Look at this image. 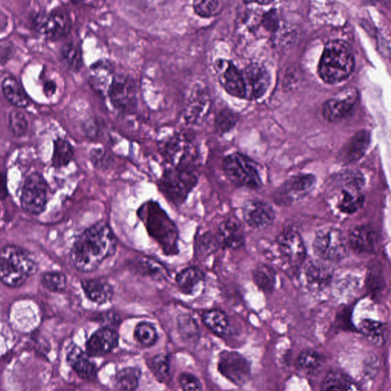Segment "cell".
Returning a JSON list of instances; mask_svg holds the SVG:
<instances>
[{
    "label": "cell",
    "mask_w": 391,
    "mask_h": 391,
    "mask_svg": "<svg viewBox=\"0 0 391 391\" xmlns=\"http://www.w3.org/2000/svg\"><path fill=\"white\" fill-rule=\"evenodd\" d=\"M118 241L110 226L105 221L90 226L80 234L71 249L70 262L78 271H96L101 264L114 255Z\"/></svg>",
    "instance_id": "1"
},
{
    "label": "cell",
    "mask_w": 391,
    "mask_h": 391,
    "mask_svg": "<svg viewBox=\"0 0 391 391\" xmlns=\"http://www.w3.org/2000/svg\"><path fill=\"white\" fill-rule=\"evenodd\" d=\"M202 162H185L165 169L158 186L169 202L184 204L199 182Z\"/></svg>",
    "instance_id": "2"
},
{
    "label": "cell",
    "mask_w": 391,
    "mask_h": 391,
    "mask_svg": "<svg viewBox=\"0 0 391 391\" xmlns=\"http://www.w3.org/2000/svg\"><path fill=\"white\" fill-rule=\"evenodd\" d=\"M355 57L350 44L343 40L331 41L324 48L319 65V75L327 83H337L351 75Z\"/></svg>",
    "instance_id": "3"
},
{
    "label": "cell",
    "mask_w": 391,
    "mask_h": 391,
    "mask_svg": "<svg viewBox=\"0 0 391 391\" xmlns=\"http://www.w3.org/2000/svg\"><path fill=\"white\" fill-rule=\"evenodd\" d=\"M38 271V264L27 251L9 245L0 250V281L19 288Z\"/></svg>",
    "instance_id": "4"
},
{
    "label": "cell",
    "mask_w": 391,
    "mask_h": 391,
    "mask_svg": "<svg viewBox=\"0 0 391 391\" xmlns=\"http://www.w3.org/2000/svg\"><path fill=\"white\" fill-rule=\"evenodd\" d=\"M158 150L171 166L184 162H202L199 147L192 135L177 132L158 144Z\"/></svg>",
    "instance_id": "5"
},
{
    "label": "cell",
    "mask_w": 391,
    "mask_h": 391,
    "mask_svg": "<svg viewBox=\"0 0 391 391\" xmlns=\"http://www.w3.org/2000/svg\"><path fill=\"white\" fill-rule=\"evenodd\" d=\"M313 247L317 258L330 263L345 259L350 248L343 232L331 227L316 232Z\"/></svg>",
    "instance_id": "6"
},
{
    "label": "cell",
    "mask_w": 391,
    "mask_h": 391,
    "mask_svg": "<svg viewBox=\"0 0 391 391\" xmlns=\"http://www.w3.org/2000/svg\"><path fill=\"white\" fill-rule=\"evenodd\" d=\"M224 169L230 181L239 187L257 189L262 184L256 165L246 155L240 153L228 155L224 162Z\"/></svg>",
    "instance_id": "7"
},
{
    "label": "cell",
    "mask_w": 391,
    "mask_h": 391,
    "mask_svg": "<svg viewBox=\"0 0 391 391\" xmlns=\"http://www.w3.org/2000/svg\"><path fill=\"white\" fill-rule=\"evenodd\" d=\"M139 214L145 219L147 230L155 239L174 242L177 237L176 226L160 204L150 200L141 207Z\"/></svg>",
    "instance_id": "8"
},
{
    "label": "cell",
    "mask_w": 391,
    "mask_h": 391,
    "mask_svg": "<svg viewBox=\"0 0 391 391\" xmlns=\"http://www.w3.org/2000/svg\"><path fill=\"white\" fill-rule=\"evenodd\" d=\"M107 96L115 110L125 113H132L138 103L135 82L120 73H114Z\"/></svg>",
    "instance_id": "9"
},
{
    "label": "cell",
    "mask_w": 391,
    "mask_h": 391,
    "mask_svg": "<svg viewBox=\"0 0 391 391\" xmlns=\"http://www.w3.org/2000/svg\"><path fill=\"white\" fill-rule=\"evenodd\" d=\"M48 197V186L45 178L38 173L28 175L20 197L23 209L30 214L39 215L46 209Z\"/></svg>",
    "instance_id": "10"
},
{
    "label": "cell",
    "mask_w": 391,
    "mask_h": 391,
    "mask_svg": "<svg viewBox=\"0 0 391 391\" xmlns=\"http://www.w3.org/2000/svg\"><path fill=\"white\" fill-rule=\"evenodd\" d=\"M359 93L355 88H346L327 100L323 108V115L325 120L337 122L350 115L359 101Z\"/></svg>",
    "instance_id": "11"
},
{
    "label": "cell",
    "mask_w": 391,
    "mask_h": 391,
    "mask_svg": "<svg viewBox=\"0 0 391 391\" xmlns=\"http://www.w3.org/2000/svg\"><path fill=\"white\" fill-rule=\"evenodd\" d=\"M219 372L236 386L246 384L251 377L249 363L236 352L221 353L218 362Z\"/></svg>",
    "instance_id": "12"
},
{
    "label": "cell",
    "mask_w": 391,
    "mask_h": 391,
    "mask_svg": "<svg viewBox=\"0 0 391 391\" xmlns=\"http://www.w3.org/2000/svg\"><path fill=\"white\" fill-rule=\"evenodd\" d=\"M214 68L219 83L231 96L245 98L244 80L234 63L224 59L217 60Z\"/></svg>",
    "instance_id": "13"
},
{
    "label": "cell",
    "mask_w": 391,
    "mask_h": 391,
    "mask_svg": "<svg viewBox=\"0 0 391 391\" xmlns=\"http://www.w3.org/2000/svg\"><path fill=\"white\" fill-rule=\"evenodd\" d=\"M278 245L281 256L293 267H299L306 260L303 240L297 231L287 230L280 235Z\"/></svg>",
    "instance_id": "14"
},
{
    "label": "cell",
    "mask_w": 391,
    "mask_h": 391,
    "mask_svg": "<svg viewBox=\"0 0 391 391\" xmlns=\"http://www.w3.org/2000/svg\"><path fill=\"white\" fill-rule=\"evenodd\" d=\"M36 28L44 36L57 40L66 36L71 31V20L69 15L56 10L48 15H41L36 20Z\"/></svg>",
    "instance_id": "15"
},
{
    "label": "cell",
    "mask_w": 391,
    "mask_h": 391,
    "mask_svg": "<svg viewBox=\"0 0 391 391\" xmlns=\"http://www.w3.org/2000/svg\"><path fill=\"white\" fill-rule=\"evenodd\" d=\"M241 73L245 83V98L254 100L263 97L270 85L267 70L258 63H252Z\"/></svg>",
    "instance_id": "16"
},
{
    "label": "cell",
    "mask_w": 391,
    "mask_h": 391,
    "mask_svg": "<svg viewBox=\"0 0 391 391\" xmlns=\"http://www.w3.org/2000/svg\"><path fill=\"white\" fill-rule=\"evenodd\" d=\"M119 341L118 332L109 327H103L90 336L86 344V353L90 357L108 355L118 348Z\"/></svg>",
    "instance_id": "17"
},
{
    "label": "cell",
    "mask_w": 391,
    "mask_h": 391,
    "mask_svg": "<svg viewBox=\"0 0 391 391\" xmlns=\"http://www.w3.org/2000/svg\"><path fill=\"white\" fill-rule=\"evenodd\" d=\"M363 203L361 182L357 178L348 179L340 189L338 208L344 214H353L361 209Z\"/></svg>",
    "instance_id": "18"
},
{
    "label": "cell",
    "mask_w": 391,
    "mask_h": 391,
    "mask_svg": "<svg viewBox=\"0 0 391 391\" xmlns=\"http://www.w3.org/2000/svg\"><path fill=\"white\" fill-rule=\"evenodd\" d=\"M244 219L251 228L262 229L273 224L276 214L268 204L251 200L245 206Z\"/></svg>",
    "instance_id": "19"
},
{
    "label": "cell",
    "mask_w": 391,
    "mask_h": 391,
    "mask_svg": "<svg viewBox=\"0 0 391 391\" xmlns=\"http://www.w3.org/2000/svg\"><path fill=\"white\" fill-rule=\"evenodd\" d=\"M348 244L357 254H372L377 247L378 236L372 227L358 226L351 231Z\"/></svg>",
    "instance_id": "20"
},
{
    "label": "cell",
    "mask_w": 391,
    "mask_h": 391,
    "mask_svg": "<svg viewBox=\"0 0 391 391\" xmlns=\"http://www.w3.org/2000/svg\"><path fill=\"white\" fill-rule=\"evenodd\" d=\"M329 263L318 259L311 260L306 264L305 276L311 287L320 289L330 284L333 276V269Z\"/></svg>",
    "instance_id": "21"
},
{
    "label": "cell",
    "mask_w": 391,
    "mask_h": 391,
    "mask_svg": "<svg viewBox=\"0 0 391 391\" xmlns=\"http://www.w3.org/2000/svg\"><path fill=\"white\" fill-rule=\"evenodd\" d=\"M88 357L80 348L72 345L69 348L67 359L68 364L79 377L84 380H93L97 378L98 370Z\"/></svg>",
    "instance_id": "22"
},
{
    "label": "cell",
    "mask_w": 391,
    "mask_h": 391,
    "mask_svg": "<svg viewBox=\"0 0 391 391\" xmlns=\"http://www.w3.org/2000/svg\"><path fill=\"white\" fill-rule=\"evenodd\" d=\"M370 143V135L366 131L359 132L348 142L339 155L343 165L356 162L365 155Z\"/></svg>",
    "instance_id": "23"
},
{
    "label": "cell",
    "mask_w": 391,
    "mask_h": 391,
    "mask_svg": "<svg viewBox=\"0 0 391 391\" xmlns=\"http://www.w3.org/2000/svg\"><path fill=\"white\" fill-rule=\"evenodd\" d=\"M316 183L315 177L311 174H299L292 177L285 184L281 190L285 199L293 202L308 194Z\"/></svg>",
    "instance_id": "24"
},
{
    "label": "cell",
    "mask_w": 391,
    "mask_h": 391,
    "mask_svg": "<svg viewBox=\"0 0 391 391\" xmlns=\"http://www.w3.org/2000/svg\"><path fill=\"white\" fill-rule=\"evenodd\" d=\"M219 244L229 249H238L245 244L239 225L235 220L228 219L221 223L217 236Z\"/></svg>",
    "instance_id": "25"
},
{
    "label": "cell",
    "mask_w": 391,
    "mask_h": 391,
    "mask_svg": "<svg viewBox=\"0 0 391 391\" xmlns=\"http://www.w3.org/2000/svg\"><path fill=\"white\" fill-rule=\"evenodd\" d=\"M114 69L110 63L99 61L91 67L90 82L93 90L107 96L110 84L114 75Z\"/></svg>",
    "instance_id": "26"
},
{
    "label": "cell",
    "mask_w": 391,
    "mask_h": 391,
    "mask_svg": "<svg viewBox=\"0 0 391 391\" xmlns=\"http://www.w3.org/2000/svg\"><path fill=\"white\" fill-rule=\"evenodd\" d=\"M81 285L88 298L94 303H107L113 298V288L108 282L97 279L83 280Z\"/></svg>",
    "instance_id": "27"
},
{
    "label": "cell",
    "mask_w": 391,
    "mask_h": 391,
    "mask_svg": "<svg viewBox=\"0 0 391 391\" xmlns=\"http://www.w3.org/2000/svg\"><path fill=\"white\" fill-rule=\"evenodd\" d=\"M209 101L207 95L202 91L192 94L189 100L184 111L185 121L190 124L199 122L204 118L208 109Z\"/></svg>",
    "instance_id": "28"
},
{
    "label": "cell",
    "mask_w": 391,
    "mask_h": 391,
    "mask_svg": "<svg viewBox=\"0 0 391 391\" xmlns=\"http://www.w3.org/2000/svg\"><path fill=\"white\" fill-rule=\"evenodd\" d=\"M2 90L5 98L15 107L26 108L29 105L26 92L15 78H6L2 83Z\"/></svg>",
    "instance_id": "29"
},
{
    "label": "cell",
    "mask_w": 391,
    "mask_h": 391,
    "mask_svg": "<svg viewBox=\"0 0 391 391\" xmlns=\"http://www.w3.org/2000/svg\"><path fill=\"white\" fill-rule=\"evenodd\" d=\"M204 280V273L196 267H190L177 274V283L181 291L186 294H192Z\"/></svg>",
    "instance_id": "30"
},
{
    "label": "cell",
    "mask_w": 391,
    "mask_h": 391,
    "mask_svg": "<svg viewBox=\"0 0 391 391\" xmlns=\"http://www.w3.org/2000/svg\"><path fill=\"white\" fill-rule=\"evenodd\" d=\"M203 321L211 331L219 336L229 334L230 323L227 315L219 310H211L203 315Z\"/></svg>",
    "instance_id": "31"
},
{
    "label": "cell",
    "mask_w": 391,
    "mask_h": 391,
    "mask_svg": "<svg viewBox=\"0 0 391 391\" xmlns=\"http://www.w3.org/2000/svg\"><path fill=\"white\" fill-rule=\"evenodd\" d=\"M321 390L335 391V390H356L359 387L355 382L340 372H330L325 377L321 385Z\"/></svg>",
    "instance_id": "32"
},
{
    "label": "cell",
    "mask_w": 391,
    "mask_h": 391,
    "mask_svg": "<svg viewBox=\"0 0 391 391\" xmlns=\"http://www.w3.org/2000/svg\"><path fill=\"white\" fill-rule=\"evenodd\" d=\"M359 330L369 341L377 345H382L386 342V325L373 320H363L359 323Z\"/></svg>",
    "instance_id": "33"
},
{
    "label": "cell",
    "mask_w": 391,
    "mask_h": 391,
    "mask_svg": "<svg viewBox=\"0 0 391 391\" xmlns=\"http://www.w3.org/2000/svg\"><path fill=\"white\" fill-rule=\"evenodd\" d=\"M254 282L264 292L271 293L276 283V271L267 265L258 266L252 272Z\"/></svg>",
    "instance_id": "34"
},
{
    "label": "cell",
    "mask_w": 391,
    "mask_h": 391,
    "mask_svg": "<svg viewBox=\"0 0 391 391\" xmlns=\"http://www.w3.org/2000/svg\"><path fill=\"white\" fill-rule=\"evenodd\" d=\"M140 377V369L136 367L124 368L115 377V388L119 390H135L139 387Z\"/></svg>",
    "instance_id": "35"
},
{
    "label": "cell",
    "mask_w": 391,
    "mask_h": 391,
    "mask_svg": "<svg viewBox=\"0 0 391 391\" xmlns=\"http://www.w3.org/2000/svg\"><path fill=\"white\" fill-rule=\"evenodd\" d=\"M73 147L72 145L65 139H57L54 142V152L52 155L53 166L61 168L67 166L73 157Z\"/></svg>",
    "instance_id": "36"
},
{
    "label": "cell",
    "mask_w": 391,
    "mask_h": 391,
    "mask_svg": "<svg viewBox=\"0 0 391 391\" xmlns=\"http://www.w3.org/2000/svg\"><path fill=\"white\" fill-rule=\"evenodd\" d=\"M140 268L145 276L156 281H163L167 278L169 273L162 264L154 259L143 257L139 261Z\"/></svg>",
    "instance_id": "37"
},
{
    "label": "cell",
    "mask_w": 391,
    "mask_h": 391,
    "mask_svg": "<svg viewBox=\"0 0 391 391\" xmlns=\"http://www.w3.org/2000/svg\"><path fill=\"white\" fill-rule=\"evenodd\" d=\"M61 59L66 66L72 71H78L83 66L80 49L73 44H68L61 49Z\"/></svg>",
    "instance_id": "38"
},
{
    "label": "cell",
    "mask_w": 391,
    "mask_h": 391,
    "mask_svg": "<svg viewBox=\"0 0 391 391\" xmlns=\"http://www.w3.org/2000/svg\"><path fill=\"white\" fill-rule=\"evenodd\" d=\"M135 338L142 345L151 347L157 340V333L152 323L142 322L136 325Z\"/></svg>",
    "instance_id": "39"
},
{
    "label": "cell",
    "mask_w": 391,
    "mask_h": 391,
    "mask_svg": "<svg viewBox=\"0 0 391 391\" xmlns=\"http://www.w3.org/2000/svg\"><path fill=\"white\" fill-rule=\"evenodd\" d=\"M324 363V358L321 354L313 350H305L298 358L299 367L306 372H314L318 370Z\"/></svg>",
    "instance_id": "40"
},
{
    "label": "cell",
    "mask_w": 391,
    "mask_h": 391,
    "mask_svg": "<svg viewBox=\"0 0 391 391\" xmlns=\"http://www.w3.org/2000/svg\"><path fill=\"white\" fill-rule=\"evenodd\" d=\"M239 120L238 115L229 109L221 110L216 116L214 125L216 131L219 134L229 132Z\"/></svg>",
    "instance_id": "41"
},
{
    "label": "cell",
    "mask_w": 391,
    "mask_h": 391,
    "mask_svg": "<svg viewBox=\"0 0 391 391\" xmlns=\"http://www.w3.org/2000/svg\"><path fill=\"white\" fill-rule=\"evenodd\" d=\"M43 286L52 292H62L67 287L68 279L66 274L58 271L46 272L41 277Z\"/></svg>",
    "instance_id": "42"
},
{
    "label": "cell",
    "mask_w": 391,
    "mask_h": 391,
    "mask_svg": "<svg viewBox=\"0 0 391 391\" xmlns=\"http://www.w3.org/2000/svg\"><path fill=\"white\" fill-rule=\"evenodd\" d=\"M193 6L195 13L203 18L214 17L221 9L220 0H194Z\"/></svg>",
    "instance_id": "43"
},
{
    "label": "cell",
    "mask_w": 391,
    "mask_h": 391,
    "mask_svg": "<svg viewBox=\"0 0 391 391\" xmlns=\"http://www.w3.org/2000/svg\"><path fill=\"white\" fill-rule=\"evenodd\" d=\"M28 121L22 112L13 110L9 115V128L12 134L18 137H23L28 130Z\"/></svg>",
    "instance_id": "44"
},
{
    "label": "cell",
    "mask_w": 391,
    "mask_h": 391,
    "mask_svg": "<svg viewBox=\"0 0 391 391\" xmlns=\"http://www.w3.org/2000/svg\"><path fill=\"white\" fill-rule=\"evenodd\" d=\"M152 370L158 380L165 382L170 377V359L164 354L155 356L152 361Z\"/></svg>",
    "instance_id": "45"
},
{
    "label": "cell",
    "mask_w": 391,
    "mask_h": 391,
    "mask_svg": "<svg viewBox=\"0 0 391 391\" xmlns=\"http://www.w3.org/2000/svg\"><path fill=\"white\" fill-rule=\"evenodd\" d=\"M178 329L179 334L187 340H192L198 336V326L192 317L188 315L179 317Z\"/></svg>",
    "instance_id": "46"
},
{
    "label": "cell",
    "mask_w": 391,
    "mask_h": 391,
    "mask_svg": "<svg viewBox=\"0 0 391 391\" xmlns=\"http://www.w3.org/2000/svg\"><path fill=\"white\" fill-rule=\"evenodd\" d=\"M179 383L184 390H202L203 387L199 380L194 375L184 373L179 378Z\"/></svg>",
    "instance_id": "47"
},
{
    "label": "cell",
    "mask_w": 391,
    "mask_h": 391,
    "mask_svg": "<svg viewBox=\"0 0 391 391\" xmlns=\"http://www.w3.org/2000/svg\"><path fill=\"white\" fill-rule=\"evenodd\" d=\"M105 157L103 150H93L90 154V160L95 167H100Z\"/></svg>",
    "instance_id": "48"
},
{
    "label": "cell",
    "mask_w": 391,
    "mask_h": 391,
    "mask_svg": "<svg viewBox=\"0 0 391 391\" xmlns=\"http://www.w3.org/2000/svg\"><path fill=\"white\" fill-rule=\"evenodd\" d=\"M8 196L6 181L4 175L0 172V199H5Z\"/></svg>",
    "instance_id": "49"
},
{
    "label": "cell",
    "mask_w": 391,
    "mask_h": 391,
    "mask_svg": "<svg viewBox=\"0 0 391 391\" xmlns=\"http://www.w3.org/2000/svg\"><path fill=\"white\" fill-rule=\"evenodd\" d=\"M44 92L47 97H51L56 92V84L53 81H48L44 86Z\"/></svg>",
    "instance_id": "50"
},
{
    "label": "cell",
    "mask_w": 391,
    "mask_h": 391,
    "mask_svg": "<svg viewBox=\"0 0 391 391\" xmlns=\"http://www.w3.org/2000/svg\"><path fill=\"white\" fill-rule=\"evenodd\" d=\"M249 2H256L262 5H267L273 2V0H249Z\"/></svg>",
    "instance_id": "51"
},
{
    "label": "cell",
    "mask_w": 391,
    "mask_h": 391,
    "mask_svg": "<svg viewBox=\"0 0 391 391\" xmlns=\"http://www.w3.org/2000/svg\"><path fill=\"white\" fill-rule=\"evenodd\" d=\"M73 1H75V2L79 3V2H83V1H85V0H73Z\"/></svg>",
    "instance_id": "52"
}]
</instances>
